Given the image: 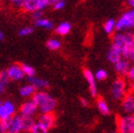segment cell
Instances as JSON below:
<instances>
[{"mask_svg":"<svg viewBox=\"0 0 134 133\" xmlns=\"http://www.w3.org/2000/svg\"><path fill=\"white\" fill-rule=\"evenodd\" d=\"M31 99L36 103V105L38 107V110L41 112V114L53 112L57 106L56 100L49 93L44 90L36 91Z\"/></svg>","mask_w":134,"mask_h":133,"instance_id":"1","label":"cell"},{"mask_svg":"<svg viewBox=\"0 0 134 133\" xmlns=\"http://www.w3.org/2000/svg\"><path fill=\"white\" fill-rule=\"evenodd\" d=\"M116 31L118 32L127 31L134 29V10H126L116 21Z\"/></svg>","mask_w":134,"mask_h":133,"instance_id":"2","label":"cell"},{"mask_svg":"<svg viewBox=\"0 0 134 133\" xmlns=\"http://www.w3.org/2000/svg\"><path fill=\"white\" fill-rule=\"evenodd\" d=\"M117 132L134 133V115L121 116L117 119Z\"/></svg>","mask_w":134,"mask_h":133,"instance_id":"3","label":"cell"},{"mask_svg":"<svg viewBox=\"0 0 134 133\" xmlns=\"http://www.w3.org/2000/svg\"><path fill=\"white\" fill-rule=\"evenodd\" d=\"M111 95L115 100H123L126 95V82L123 77H118L111 86Z\"/></svg>","mask_w":134,"mask_h":133,"instance_id":"4","label":"cell"},{"mask_svg":"<svg viewBox=\"0 0 134 133\" xmlns=\"http://www.w3.org/2000/svg\"><path fill=\"white\" fill-rule=\"evenodd\" d=\"M53 4L49 0H24L23 10L28 13H34L36 10H43L49 5Z\"/></svg>","mask_w":134,"mask_h":133,"instance_id":"5","label":"cell"},{"mask_svg":"<svg viewBox=\"0 0 134 133\" xmlns=\"http://www.w3.org/2000/svg\"><path fill=\"white\" fill-rule=\"evenodd\" d=\"M16 107L12 101L6 100L0 102V119L7 120L15 115Z\"/></svg>","mask_w":134,"mask_h":133,"instance_id":"6","label":"cell"},{"mask_svg":"<svg viewBox=\"0 0 134 133\" xmlns=\"http://www.w3.org/2000/svg\"><path fill=\"white\" fill-rule=\"evenodd\" d=\"M37 110H38V107L32 99L28 100L25 103H23L20 106V108H19L20 115L28 116V117H32Z\"/></svg>","mask_w":134,"mask_h":133,"instance_id":"7","label":"cell"},{"mask_svg":"<svg viewBox=\"0 0 134 133\" xmlns=\"http://www.w3.org/2000/svg\"><path fill=\"white\" fill-rule=\"evenodd\" d=\"M126 39L125 46L122 51V57L123 59L126 60H130L131 59V54H132V49H133L134 46V33L132 32H126Z\"/></svg>","mask_w":134,"mask_h":133,"instance_id":"8","label":"cell"},{"mask_svg":"<svg viewBox=\"0 0 134 133\" xmlns=\"http://www.w3.org/2000/svg\"><path fill=\"white\" fill-rule=\"evenodd\" d=\"M7 72L10 81H20L25 77L22 65L20 64H13L10 66L7 69Z\"/></svg>","mask_w":134,"mask_h":133,"instance_id":"9","label":"cell"},{"mask_svg":"<svg viewBox=\"0 0 134 133\" xmlns=\"http://www.w3.org/2000/svg\"><path fill=\"white\" fill-rule=\"evenodd\" d=\"M122 108L126 115H134V94L126 93L122 100Z\"/></svg>","mask_w":134,"mask_h":133,"instance_id":"10","label":"cell"},{"mask_svg":"<svg viewBox=\"0 0 134 133\" xmlns=\"http://www.w3.org/2000/svg\"><path fill=\"white\" fill-rule=\"evenodd\" d=\"M37 122L49 130V129L53 128L55 123H56V116L53 112L44 113V114H41L39 116Z\"/></svg>","mask_w":134,"mask_h":133,"instance_id":"11","label":"cell"},{"mask_svg":"<svg viewBox=\"0 0 134 133\" xmlns=\"http://www.w3.org/2000/svg\"><path fill=\"white\" fill-rule=\"evenodd\" d=\"M84 76H85L86 80L88 84V87H90V92L91 96L96 97L98 94V90L96 87V82H95V77L92 72L90 71V69H84Z\"/></svg>","mask_w":134,"mask_h":133,"instance_id":"12","label":"cell"},{"mask_svg":"<svg viewBox=\"0 0 134 133\" xmlns=\"http://www.w3.org/2000/svg\"><path fill=\"white\" fill-rule=\"evenodd\" d=\"M130 68H131L130 62H129V60H126V59H122L118 63H116V64L114 65L115 71L117 72V74L120 77L126 76L129 71V69H130Z\"/></svg>","mask_w":134,"mask_h":133,"instance_id":"13","label":"cell"},{"mask_svg":"<svg viewBox=\"0 0 134 133\" xmlns=\"http://www.w3.org/2000/svg\"><path fill=\"white\" fill-rule=\"evenodd\" d=\"M123 57H122V51L120 49L114 48V47L110 46L109 49L108 51V60L112 64H116L118 63L120 60H122Z\"/></svg>","mask_w":134,"mask_h":133,"instance_id":"14","label":"cell"},{"mask_svg":"<svg viewBox=\"0 0 134 133\" xmlns=\"http://www.w3.org/2000/svg\"><path fill=\"white\" fill-rule=\"evenodd\" d=\"M29 83L31 85H32L36 90H43V88H47L49 87V82L45 79L39 78V77H31L29 78Z\"/></svg>","mask_w":134,"mask_h":133,"instance_id":"15","label":"cell"},{"mask_svg":"<svg viewBox=\"0 0 134 133\" xmlns=\"http://www.w3.org/2000/svg\"><path fill=\"white\" fill-rule=\"evenodd\" d=\"M36 92V88L31 84L25 85L23 87H20L19 90V93L22 97H32Z\"/></svg>","mask_w":134,"mask_h":133,"instance_id":"16","label":"cell"},{"mask_svg":"<svg viewBox=\"0 0 134 133\" xmlns=\"http://www.w3.org/2000/svg\"><path fill=\"white\" fill-rule=\"evenodd\" d=\"M71 30V24L70 22H61L55 28V31L59 35H66Z\"/></svg>","mask_w":134,"mask_h":133,"instance_id":"17","label":"cell"},{"mask_svg":"<svg viewBox=\"0 0 134 133\" xmlns=\"http://www.w3.org/2000/svg\"><path fill=\"white\" fill-rule=\"evenodd\" d=\"M97 108H98L99 111L104 115H108L109 112H110V108L108 107V103L103 98H98L97 99Z\"/></svg>","mask_w":134,"mask_h":133,"instance_id":"18","label":"cell"},{"mask_svg":"<svg viewBox=\"0 0 134 133\" xmlns=\"http://www.w3.org/2000/svg\"><path fill=\"white\" fill-rule=\"evenodd\" d=\"M116 21L113 19H108L104 23V31L107 34H111L116 30Z\"/></svg>","mask_w":134,"mask_h":133,"instance_id":"19","label":"cell"},{"mask_svg":"<svg viewBox=\"0 0 134 133\" xmlns=\"http://www.w3.org/2000/svg\"><path fill=\"white\" fill-rule=\"evenodd\" d=\"M35 26L40 27V28L47 29V30L53 29V23L51 20H49L48 18H41V19L35 21Z\"/></svg>","mask_w":134,"mask_h":133,"instance_id":"20","label":"cell"},{"mask_svg":"<svg viewBox=\"0 0 134 133\" xmlns=\"http://www.w3.org/2000/svg\"><path fill=\"white\" fill-rule=\"evenodd\" d=\"M46 46L51 51H57L61 47V42L57 38H49L46 43Z\"/></svg>","mask_w":134,"mask_h":133,"instance_id":"21","label":"cell"},{"mask_svg":"<svg viewBox=\"0 0 134 133\" xmlns=\"http://www.w3.org/2000/svg\"><path fill=\"white\" fill-rule=\"evenodd\" d=\"M30 133H49V130L42 125H40L38 122H35V124L31 128Z\"/></svg>","mask_w":134,"mask_h":133,"instance_id":"22","label":"cell"},{"mask_svg":"<svg viewBox=\"0 0 134 133\" xmlns=\"http://www.w3.org/2000/svg\"><path fill=\"white\" fill-rule=\"evenodd\" d=\"M22 69H23L25 76H28L29 78L35 76V69L31 66H29V65H26V64H22Z\"/></svg>","mask_w":134,"mask_h":133,"instance_id":"23","label":"cell"},{"mask_svg":"<svg viewBox=\"0 0 134 133\" xmlns=\"http://www.w3.org/2000/svg\"><path fill=\"white\" fill-rule=\"evenodd\" d=\"M10 78H9L8 72H7V69H4L2 71H0V82L2 83L5 87H7L10 83Z\"/></svg>","mask_w":134,"mask_h":133,"instance_id":"24","label":"cell"},{"mask_svg":"<svg viewBox=\"0 0 134 133\" xmlns=\"http://www.w3.org/2000/svg\"><path fill=\"white\" fill-rule=\"evenodd\" d=\"M94 77H95V80L97 79V80H99V81H103V80L107 79L108 72H107V70H105V69H98V70L95 72Z\"/></svg>","mask_w":134,"mask_h":133,"instance_id":"25","label":"cell"},{"mask_svg":"<svg viewBox=\"0 0 134 133\" xmlns=\"http://www.w3.org/2000/svg\"><path fill=\"white\" fill-rule=\"evenodd\" d=\"M34 32V28L31 27H24L23 29H21L19 31V35L21 36H28L30 34Z\"/></svg>","mask_w":134,"mask_h":133,"instance_id":"26","label":"cell"},{"mask_svg":"<svg viewBox=\"0 0 134 133\" xmlns=\"http://www.w3.org/2000/svg\"><path fill=\"white\" fill-rule=\"evenodd\" d=\"M65 1L63 0H58V1H53V9L56 10H62L65 7Z\"/></svg>","mask_w":134,"mask_h":133,"instance_id":"27","label":"cell"},{"mask_svg":"<svg viewBox=\"0 0 134 133\" xmlns=\"http://www.w3.org/2000/svg\"><path fill=\"white\" fill-rule=\"evenodd\" d=\"M31 17L34 18L35 21L39 20V19L43 18V12L42 10H36V12L31 13Z\"/></svg>","mask_w":134,"mask_h":133,"instance_id":"28","label":"cell"},{"mask_svg":"<svg viewBox=\"0 0 134 133\" xmlns=\"http://www.w3.org/2000/svg\"><path fill=\"white\" fill-rule=\"evenodd\" d=\"M13 5L17 9H23L24 5V0H14V1H12Z\"/></svg>","mask_w":134,"mask_h":133,"instance_id":"29","label":"cell"},{"mask_svg":"<svg viewBox=\"0 0 134 133\" xmlns=\"http://www.w3.org/2000/svg\"><path fill=\"white\" fill-rule=\"evenodd\" d=\"M0 133H7V126H6L5 121L0 119Z\"/></svg>","mask_w":134,"mask_h":133,"instance_id":"30","label":"cell"},{"mask_svg":"<svg viewBox=\"0 0 134 133\" xmlns=\"http://www.w3.org/2000/svg\"><path fill=\"white\" fill-rule=\"evenodd\" d=\"M126 77L129 78V80L130 82L134 79V65L131 66V68L129 69V73H127V75H126Z\"/></svg>","mask_w":134,"mask_h":133,"instance_id":"31","label":"cell"},{"mask_svg":"<svg viewBox=\"0 0 134 133\" xmlns=\"http://www.w3.org/2000/svg\"><path fill=\"white\" fill-rule=\"evenodd\" d=\"M126 4H127V6H129V8L134 10V0H129V1L126 2Z\"/></svg>","mask_w":134,"mask_h":133,"instance_id":"32","label":"cell"},{"mask_svg":"<svg viewBox=\"0 0 134 133\" xmlns=\"http://www.w3.org/2000/svg\"><path fill=\"white\" fill-rule=\"evenodd\" d=\"M5 90H6V87L2 84V83L0 82V95H1L3 92L5 91Z\"/></svg>","mask_w":134,"mask_h":133,"instance_id":"33","label":"cell"},{"mask_svg":"<svg viewBox=\"0 0 134 133\" xmlns=\"http://www.w3.org/2000/svg\"><path fill=\"white\" fill-rule=\"evenodd\" d=\"M80 101H81V104H82L83 106H88V100L86 99V98H81L80 99Z\"/></svg>","mask_w":134,"mask_h":133,"instance_id":"34","label":"cell"},{"mask_svg":"<svg viewBox=\"0 0 134 133\" xmlns=\"http://www.w3.org/2000/svg\"><path fill=\"white\" fill-rule=\"evenodd\" d=\"M132 62L134 63V46H133V49H132V54H131V59H130Z\"/></svg>","mask_w":134,"mask_h":133,"instance_id":"35","label":"cell"},{"mask_svg":"<svg viewBox=\"0 0 134 133\" xmlns=\"http://www.w3.org/2000/svg\"><path fill=\"white\" fill-rule=\"evenodd\" d=\"M2 39H3V33L1 32V31H0V41H1Z\"/></svg>","mask_w":134,"mask_h":133,"instance_id":"36","label":"cell"},{"mask_svg":"<svg viewBox=\"0 0 134 133\" xmlns=\"http://www.w3.org/2000/svg\"><path fill=\"white\" fill-rule=\"evenodd\" d=\"M131 85H132V87H133V88H134V79L131 81Z\"/></svg>","mask_w":134,"mask_h":133,"instance_id":"37","label":"cell"},{"mask_svg":"<svg viewBox=\"0 0 134 133\" xmlns=\"http://www.w3.org/2000/svg\"><path fill=\"white\" fill-rule=\"evenodd\" d=\"M108 133H118V132H117V131H109Z\"/></svg>","mask_w":134,"mask_h":133,"instance_id":"38","label":"cell"}]
</instances>
